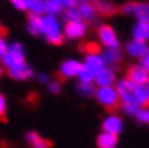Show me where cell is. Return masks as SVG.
Masks as SVG:
<instances>
[{
    "instance_id": "obj_23",
    "label": "cell",
    "mask_w": 149,
    "mask_h": 148,
    "mask_svg": "<svg viewBox=\"0 0 149 148\" xmlns=\"http://www.w3.org/2000/svg\"><path fill=\"white\" fill-rule=\"evenodd\" d=\"M46 3V10L53 16L56 13H59V12H62V4H60V1L59 0H47V1H45Z\"/></svg>"
},
{
    "instance_id": "obj_4",
    "label": "cell",
    "mask_w": 149,
    "mask_h": 148,
    "mask_svg": "<svg viewBox=\"0 0 149 148\" xmlns=\"http://www.w3.org/2000/svg\"><path fill=\"white\" fill-rule=\"evenodd\" d=\"M123 13H133L139 22L149 23V4L148 3H126L120 9Z\"/></svg>"
},
{
    "instance_id": "obj_1",
    "label": "cell",
    "mask_w": 149,
    "mask_h": 148,
    "mask_svg": "<svg viewBox=\"0 0 149 148\" xmlns=\"http://www.w3.org/2000/svg\"><path fill=\"white\" fill-rule=\"evenodd\" d=\"M42 33H45L47 42L53 45H60L63 40V36L59 32V25L52 15L42 19Z\"/></svg>"
},
{
    "instance_id": "obj_33",
    "label": "cell",
    "mask_w": 149,
    "mask_h": 148,
    "mask_svg": "<svg viewBox=\"0 0 149 148\" xmlns=\"http://www.w3.org/2000/svg\"><path fill=\"white\" fill-rule=\"evenodd\" d=\"M141 66H142L146 72H149V53L143 56V59H142V65H141Z\"/></svg>"
},
{
    "instance_id": "obj_26",
    "label": "cell",
    "mask_w": 149,
    "mask_h": 148,
    "mask_svg": "<svg viewBox=\"0 0 149 148\" xmlns=\"http://www.w3.org/2000/svg\"><path fill=\"white\" fill-rule=\"evenodd\" d=\"M138 121L143 122V124H149V109H139L136 114Z\"/></svg>"
},
{
    "instance_id": "obj_3",
    "label": "cell",
    "mask_w": 149,
    "mask_h": 148,
    "mask_svg": "<svg viewBox=\"0 0 149 148\" xmlns=\"http://www.w3.org/2000/svg\"><path fill=\"white\" fill-rule=\"evenodd\" d=\"M3 62H4V65H6L9 69L23 65V63H24V55H23V48H22V45L13 43V45L7 49L6 55L3 56Z\"/></svg>"
},
{
    "instance_id": "obj_10",
    "label": "cell",
    "mask_w": 149,
    "mask_h": 148,
    "mask_svg": "<svg viewBox=\"0 0 149 148\" xmlns=\"http://www.w3.org/2000/svg\"><path fill=\"white\" fill-rule=\"evenodd\" d=\"M118 144V135L111 132H100L96 140L97 148H115Z\"/></svg>"
},
{
    "instance_id": "obj_16",
    "label": "cell",
    "mask_w": 149,
    "mask_h": 148,
    "mask_svg": "<svg viewBox=\"0 0 149 148\" xmlns=\"http://www.w3.org/2000/svg\"><path fill=\"white\" fill-rule=\"evenodd\" d=\"M9 75L12 78H15V79H27V78L32 76V69L26 63H23V65L16 66V68H10L9 69Z\"/></svg>"
},
{
    "instance_id": "obj_24",
    "label": "cell",
    "mask_w": 149,
    "mask_h": 148,
    "mask_svg": "<svg viewBox=\"0 0 149 148\" xmlns=\"http://www.w3.org/2000/svg\"><path fill=\"white\" fill-rule=\"evenodd\" d=\"M77 91L82 95H93L95 93V86L91 82H80L77 86Z\"/></svg>"
},
{
    "instance_id": "obj_29",
    "label": "cell",
    "mask_w": 149,
    "mask_h": 148,
    "mask_svg": "<svg viewBox=\"0 0 149 148\" xmlns=\"http://www.w3.org/2000/svg\"><path fill=\"white\" fill-rule=\"evenodd\" d=\"M10 1L19 10H27V0H10Z\"/></svg>"
},
{
    "instance_id": "obj_6",
    "label": "cell",
    "mask_w": 149,
    "mask_h": 148,
    "mask_svg": "<svg viewBox=\"0 0 149 148\" xmlns=\"http://www.w3.org/2000/svg\"><path fill=\"white\" fill-rule=\"evenodd\" d=\"M128 79L135 85H145L148 82V72L142 66H130L128 69Z\"/></svg>"
},
{
    "instance_id": "obj_9",
    "label": "cell",
    "mask_w": 149,
    "mask_h": 148,
    "mask_svg": "<svg viewBox=\"0 0 149 148\" xmlns=\"http://www.w3.org/2000/svg\"><path fill=\"white\" fill-rule=\"evenodd\" d=\"M85 30H86V27H85V25H83L80 20L68 22L66 26H65V35H66L68 37H72V39L83 36Z\"/></svg>"
},
{
    "instance_id": "obj_14",
    "label": "cell",
    "mask_w": 149,
    "mask_h": 148,
    "mask_svg": "<svg viewBox=\"0 0 149 148\" xmlns=\"http://www.w3.org/2000/svg\"><path fill=\"white\" fill-rule=\"evenodd\" d=\"M95 79H96V83L99 86H111L113 83V81H115V75H113L111 69L103 68L95 75Z\"/></svg>"
},
{
    "instance_id": "obj_13",
    "label": "cell",
    "mask_w": 149,
    "mask_h": 148,
    "mask_svg": "<svg viewBox=\"0 0 149 148\" xmlns=\"http://www.w3.org/2000/svg\"><path fill=\"white\" fill-rule=\"evenodd\" d=\"M80 69H82V63H79L76 60H66L60 68V75L63 78H70L74 75H79Z\"/></svg>"
},
{
    "instance_id": "obj_28",
    "label": "cell",
    "mask_w": 149,
    "mask_h": 148,
    "mask_svg": "<svg viewBox=\"0 0 149 148\" xmlns=\"http://www.w3.org/2000/svg\"><path fill=\"white\" fill-rule=\"evenodd\" d=\"M85 52H88L89 55H99L100 48H99V45H96V43H88V45L85 46Z\"/></svg>"
},
{
    "instance_id": "obj_17",
    "label": "cell",
    "mask_w": 149,
    "mask_h": 148,
    "mask_svg": "<svg viewBox=\"0 0 149 148\" xmlns=\"http://www.w3.org/2000/svg\"><path fill=\"white\" fill-rule=\"evenodd\" d=\"M79 15H80V19H85V20H93L95 16H96V9L92 3H88V1H83L79 9H77Z\"/></svg>"
},
{
    "instance_id": "obj_21",
    "label": "cell",
    "mask_w": 149,
    "mask_h": 148,
    "mask_svg": "<svg viewBox=\"0 0 149 148\" xmlns=\"http://www.w3.org/2000/svg\"><path fill=\"white\" fill-rule=\"evenodd\" d=\"M27 9L35 15H40L46 10V3L45 0H27Z\"/></svg>"
},
{
    "instance_id": "obj_38",
    "label": "cell",
    "mask_w": 149,
    "mask_h": 148,
    "mask_svg": "<svg viewBox=\"0 0 149 148\" xmlns=\"http://www.w3.org/2000/svg\"><path fill=\"white\" fill-rule=\"evenodd\" d=\"M148 82H149V79H148Z\"/></svg>"
},
{
    "instance_id": "obj_37",
    "label": "cell",
    "mask_w": 149,
    "mask_h": 148,
    "mask_svg": "<svg viewBox=\"0 0 149 148\" xmlns=\"http://www.w3.org/2000/svg\"><path fill=\"white\" fill-rule=\"evenodd\" d=\"M82 1H88V0H82Z\"/></svg>"
},
{
    "instance_id": "obj_27",
    "label": "cell",
    "mask_w": 149,
    "mask_h": 148,
    "mask_svg": "<svg viewBox=\"0 0 149 148\" xmlns=\"http://www.w3.org/2000/svg\"><path fill=\"white\" fill-rule=\"evenodd\" d=\"M65 16L66 19L69 20V22H73V20H80V15H79V12L77 10H74L73 7H70L66 13H65Z\"/></svg>"
},
{
    "instance_id": "obj_15",
    "label": "cell",
    "mask_w": 149,
    "mask_h": 148,
    "mask_svg": "<svg viewBox=\"0 0 149 148\" xmlns=\"http://www.w3.org/2000/svg\"><path fill=\"white\" fill-rule=\"evenodd\" d=\"M133 37L135 40L145 42L149 39V23L148 22H139L133 29Z\"/></svg>"
},
{
    "instance_id": "obj_32",
    "label": "cell",
    "mask_w": 149,
    "mask_h": 148,
    "mask_svg": "<svg viewBox=\"0 0 149 148\" xmlns=\"http://www.w3.org/2000/svg\"><path fill=\"white\" fill-rule=\"evenodd\" d=\"M62 6H68V7H74L77 0H59Z\"/></svg>"
},
{
    "instance_id": "obj_19",
    "label": "cell",
    "mask_w": 149,
    "mask_h": 148,
    "mask_svg": "<svg viewBox=\"0 0 149 148\" xmlns=\"http://www.w3.org/2000/svg\"><path fill=\"white\" fill-rule=\"evenodd\" d=\"M93 6H95L96 12H99V13H100V15H103V16H112V15H115V13H116L115 6H113L112 3L103 1V0H96V1L93 3Z\"/></svg>"
},
{
    "instance_id": "obj_25",
    "label": "cell",
    "mask_w": 149,
    "mask_h": 148,
    "mask_svg": "<svg viewBox=\"0 0 149 148\" xmlns=\"http://www.w3.org/2000/svg\"><path fill=\"white\" fill-rule=\"evenodd\" d=\"M105 59H106L109 63H116V62L120 59V53H119L118 48H115V49H108V52L105 53Z\"/></svg>"
},
{
    "instance_id": "obj_7",
    "label": "cell",
    "mask_w": 149,
    "mask_h": 148,
    "mask_svg": "<svg viewBox=\"0 0 149 148\" xmlns=\"http://www.w3.org/2000/svg\"><path fill=\"white\" fill-rule=\"evenodd\" d=\"M26 142L30 148H52V142L40 137L35 131H30L26 134Z\"/></svg>"
},
{
    "instance_id": "obj_34",
    "label": "cell",
    "mask_w": 149,
    "mask_h": 148,
    "mask_svg": "<svg viewBox=\"0 0 149 148\" xmlns=\"http://www.w3.org/2000/svg\"><path fill=\"white\" fill-rule=\"evenodd\" d=\"M59 86H60V85H59L57 82H56V83H50V86H49V89H50V91H52V92H53V93H57V92H59V91H60V88H59Z\"/></svg>"
},
{
    "instance_id": "obj_8",
    "label": "cell",
    "mask_w": 149,
    "mask_h": 148,
    "mask_svg": "<svg viewBox=\"0 0 149 148\" xmlns=\"http://www.w3.org/2000/svg\"><path fill=\"white\" fill-rule=\"evenodd\" d=\"M102 128L105 132H111V134H119L122 128H123V122H122V119L119 118V116H116V115H111V116H108L105 121H103V124H102Z\"/></svg>"
},
{
    "instance_id": "obj_20",
    "label": "cell",
    "mask_w": 149,
    "mask_h": 148,
    "mask_svg": "<svg viewBox=\"0 0 149 148\" xmlns=\"http://www.w3.org/2000/svg\"><path fill=\"white\" fill-rule=\"evenodd\" d=\"M27 29L32 35H39L42 33V18H39V15L30 13L29 16V23H27Z\"/></svg>"
},
{
    "instance_id": "obj_2",
    "label": "cell",
    "mask_w": 149,
    "mask_h": 148,
    "mask_svg": "<svg viewBox=\"0 0 149 148\" xmlns=\"http://www.w3.org/2000/svg\"><path fill=\"white\" fill-rule=\"evenodd\" d=\"M96 98L108 111H115L119 107L118 93L115 92L111 86H100L96 91Z\"/></svg>"
},
{
    "instance_id": "obj_36",
    "label": "cell",
    "mask_w": 149,
    "mask_h": 148,
    "mask_svg": "<svg viewBox=\"0 0 149 148\" xmlns=\"http://www.w3.org/2000/svg\"><path fill=\"white\" fill-rule=\"evenodd\" d=\"M1 74H3V69H1V68H0V76H1Z\"/></svg>"
},
{
    "instance_id": "obj_12",
    "label": "cell",
    "mask_w": 149,
    "mask_h": 148,
    "mask_svg": "<svg viewBox=\"0 0 149 148\" xmlns=\"http://www.w3.org/2000/svg\"><path fill=\"white\" fill-rule=\"evenodd\" d=\"M135 101L139 107L149 108V86L136 85V88H135Z\"/></svg>"
},
{
    "instance_id": "obj_18",
    "label": "cell",
    "mask_w": 149,
    "mask_h": 148,
    "mask_svg": "<svg viewBox=\"0 0 149 148\" xmlns=\"http://www.w3.org/2000/svg\"><path fill=\"white\" fill-rule=\"evenodd\" d=\"M85 66H88L89 69H92L95 74H97L100 69H103V59L99 55H88L85 60Z\"/></svg>"
},
{
    "instance_id": "obj_22",
    "label": "cell",
    "mask_w": 149,
    "mask_h": 148,
    "mask_svg": "<svg viewBox=\"0 0 149 148\" xmlns=\"http://www.w3.org/2000/svg\"><path fill=\"white\" fill-rule=\"evenodd\" d=\"M95 72H93L92 69H89L88 66H85V65H82V69H80V72H79V78H80V81L82 82H92L93 79H95Z\"/></svg>"
},
{
    "instance_id": "obj_30",
    "label": "cell",
    "mask_w": 149,
    "mask_h": 148,
    "mask_svg": "<svg viewBox=\"0 0 149 148\" xmlns=\"http://www.w3.org/2000/svg\"><path fill=\"white\" fill-rule=\"evenodd\" d=\"M7 43H6V40H4V36L3 35H0V58H3V56L6 55V52H7Z\"/></svg>"
},
{
    "instance_id": "obj_5",
    "label": "cell",
    "mask_w": 149,
    "mask_h": 148,
    "mask_svg": "<svg viewBox=\"0 0 149 148\" xmlns=\"http://www.w3.org/2000/svg\"><path fill=\"white\" fill-rule=\"evenodd\" d=\"M99 39L102 40V43L108 48V49H115L119 48V42L116 39V35L113 32L111 26H102L99 29Z\"/></svg>"
},
{
    "instance_id": "obj_11",
    "label": "cell",
    "mask_w": 149,
    "mask_h": 148,
    "mask_svg": "<svg viewBox=\"0 0 149 148\" xmlns=\"http://www.w3.org/2000/svg\"><path fill=\"white\" fill-rule=\"evenodd\" d=\"M126 51H128V53H130L132 56H136V58H143L149 53V49L145 45V42H139V40H132L126 46Z\"/></svg>"
},
{
    "instance_id": "obj_31",
    "label": "cell",
    "mask_w": 149,
    "mask_h": 148,
    "mask_svg": "<svg viewBox=\"0 0 149 148\" xmlns=\"http://www.w3.org/2000/svg\"><path fill=\"white\" fill-rule=\"evenodd\" d=\"M4 116H6V99L0 93V118L4 119Z\"/></svg>"
},
{
    "instance_id": "obj_35",
    "label": "cell",
    "mask_w": 149,
    "mask_h": 148,
    "mask_svg": "<svg viewBox=\"0 0 149 148\" xmlns=\"http://www.w3.org/2000/svg\"><path fill=\"white\" fill-rule=\"evenodd\" d=\"M4 33H6V30H4V29L0 26V35H3V36H4Z\"/></svg>"
}]
</instances>
